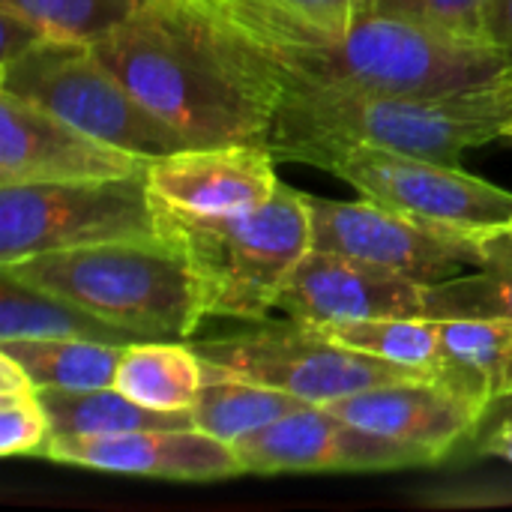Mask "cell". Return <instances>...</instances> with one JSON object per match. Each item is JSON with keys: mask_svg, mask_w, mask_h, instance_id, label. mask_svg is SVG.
<instances>
[{"mask_svg": "<svg viewBox=\"0 0 512 512\" xmlns=\"http://www.w3.org/2000/svg\"><path fill=\"white\" fill-rule=\"evenodd\" d=\"M423 282L384 264L309 249L279 294V312L303 324H345L375 318H429Z\"/></svg>", "mask_w": 512, "mask_h": 512, "instance_id": "7c38bea8", "label": "cell"}, {"mask_svg": "<svg viewBox=\"0 0 512 512\" xmlns=\"http://www.w3.org/2000/svg\"><path fill=\"white\" fill-rule=\"evenodd\" d=\"M123 348L93 339H0V351L21 363L36 390L72 393L114 387Z\"/></svg>", "mask_w": 512, "mask_h": 512, "instance_id": "7402d4cb", "label": "cell"}, {"mask_svg": "<svg viewBox=\"0 0 512 512\" xmlns=\"http://www.w3.org/2000/svg\"><path fill=\"white\" fill-rule=\"evenodd\" d=\"M453 369V390L489 411L512 390V321L432 318Z\"/></svg>", "mask_w": 512, "mask_h": 512, "instance_id": "ac0fdd59", "label": "cell"}, {"mask_svg": "<svg viewBox=\"0 0 512 512\" xmlns=\"http://www.w3.org/2000/svg\"><path fill=\"white\" fill-rule=\"evenodd\" d=\"M150 0H0L3 9H12L48 36L96 42L129 15H135Z\"/></svg>", "mask_w": 512, "mask_h": 512, "instance_id": "484cf974", "label": "cell"}, {"mask_svg": "<svg viewBox=\"0 0 512 512\" xmlns=\"http://www.w3.org/2000/svg\"><path fill=\"white\" fill-rule=\"evenodd\" d=\"M315 327V324H312ZM318 333L348 345L354 351L408 366L426 378H435L453 390V369L432 318H375V321H345L318 324Z\"/></svg>", "mask_w": 512, "mask_h": 512, "instance_id": "603a6c76", "label": "cell"}, {"mask_svg": "<svg viewBox=\"0 0 512 512\" xmlns=\"http://www.w3.org/2000/svg\"><path fill=\"white\" fill-rule=\"evenodd\" d=\"M51 420L39 393L0 396V453L39 456L51 441Z\"/></svg>", "mask_w": 512, "mask_h": 512, "instance_id": "83f0119b", "label": "cell"}, {"mask_svg": "<svg viewBox=\"0 0 512 512\" xmlns=\"http://www.w3.org/2000/svg\"><path fill=\"white\" fill-rule=\"evenodd\" d=\"M309 210L312 249L366 258L423 285H438L465 270H477L486 258V240L492 237L405 216L366 198L330 201L309 195Z\"/></svg>", "mask_w": 512, "mask_h": 512, "instance_id": "9c48e42d", "label": "cell"}, {"mask_svg": "<svg viewBox=\"0 0 512 512\" xmlns=\"http://www.w3.org/2000/svg\"><path fill=\"white\" fill-rule=\"evenodd\" d=\"M246 42L285 78V84L453 93L486 84L512 66L510 51L486 36L387 12H360L342 36L330 39Z\"/></svg>", "mask_w": 512, "mask_h": 512, "instance_id": "3957f363", "label": "cell"}, {"mask_svg": "<svg viewBox=\"0 0 512 512\" xmlns=\"http://www.w3.org/2000/svg\"><path fill=\"white\" fill-rule=\"evenodd\" d=\"M324 408L360 429L414 444L438 462L456 450V444L471 438L486 420V411L477 402L432 378L381 384L333 399Z\"/></svg>", "mask_w": 512, "mask_h": 512, "instance_id": "2e32d148", "label": "cell"}, {"mask_svg": "<svg viewBox=\"0 0 512 512\" xmlns=\"http://www.w3.org/2000/svg\"><path fill=\"white\" fill-rule=\"evenodd\" d=\"M504 138H510V141H512V123L507 126V129H504Z\"/></svg>", "mask_w": 512, "mask_h": 512, "instance_id": "4dcf8cb0", "label": "cell"}, {"mask_svg": "<svg viewBox=\"0 0 512 512\" xmlns=\"http://www.w3.org/2000/svg\"><path fill=\"white\" fill-rule=\"evenodd\" d=\"M483 33L486 39H492L495 45L512 54V0H492Z\"/></svg>", "mask_w": 512, "mask_h": 512, "instance_id": "f1b7e54d", "label": "cell"}, {"mask_svg": "<svg viewBox=\"0 0 512 512\" xmlns=\"http://www.w3.org/2000/svg\"><path fill=\"white\" fill-rule=\"evenodd\" d=\"M51 420V438H105L141 429L192 426L189 411H156L114 387L102 390H39Z\"/></svg>", "mask_w": 512, "mask_h": 512, "instance_id": "ffe728a7", "label": "cell"}, {"mask_svg": "<svg viewBox=\"0 0 512 512\" xmlns=\"http://www.w3.org/2000/svg\"><path fill=\"white\" fill-rule=\"evenodd\" d=\"M0 339H93L132 345L141 336L120 330L54 294L21 285L0 270Z\"/></svg>", "mask_w": 512, "mask_h": 512, "instance_id": "44dd1931", "label": "cell"}, {"mask_svg": "<svg viewBox=\"0 0 512 512\" xmlns=\"http://www.w3.org/2000/svg\"><path fill=\"white\" fill-rule=\"evenodd\" d=\"M504 231H507V234H510V237H512V222H510V225H507V228H504Z\"/></svg>", "mask_w": 512, "mask_h": 512, "instance_id": "1f68e13d", "label": "cell"}, {"mask_svg": "<svg viewBox=\"0 0 512 512\" xmlns=\"http://www.w3.org/2000/svg\"><path fill=\"white\" fill-rule=\"evenodd\" d=\"M510 123L512 66L486 84L453 93L288 84L267 150L276 162H303L324 171L354 147L459 162L468 147L504 138Z\"/></svg>", "mask_w": 512, "mask_h": 512, "instance_id": "7a4b0ae2", "label": "cell"}, {"mask_svg": "<svg viewBox=\"0 0 512 512\" xmlns=\"http://www.w3.org/2000/svg\"><path fill=\"white\" fill-rule=\"evenodd\" d=\"M153 201L162 237L195 279L204 318L270 321L288 276L312 249L309 195L279 183L264 207L216 216Z\"/></svg>", "mask_w": 512, "mask_h": 512, "instance_id": "277c9868", "label": "cell"}, {"mask_svg": "<svg viewBox=\"0 0 512 512\" xmlns=\"http://www.w3.org/2000/svg\"><path fill=\"white\" fill-rule=\"evenodd\" d=\"M429 318H507L512 321V237L486 240V258L474 273L429 285Z\"/></svg>", "mask_w": 512, "mask_h": 512, "instance_id": "d4e9b609", "label": "cell"}, {"mask_svg": "<svg viewBox=\"0 0 512 512\" xmlns=\"http://www.w3.org/2000/svg\"><path fill=\"white\" fill-rule=\"evenodd\" d=\"M477 453L483 456H495V459H504L512 465V414L501 417L477 444Z\"/></svg>", "mask_w": 512, "mask_h": 512, "instance_id": "f546056e", "label": "cell"}, {"mask_svg": "<svg viewBox=\"0 0 512 512\" xmlns=\"http://www.w3.org/2000/svg\"><path fill=\"white\" fill-rule=\"evenodd\" d=\"M246 39H330L360 15V0H195Z\"/></svg>", "mask_w": 512, "mask_h": 512, "instance_id": "d6986e66", "label": "cell"}, {"mask_svg": "<svg viewBox=\"0 0 512 512\" xmlns=\"http://www.w3.org/2000/svg\"><path fill=\"white\" fill-rule=\"evenodd\" d=\"M0 270L141 339H189L204 321L195 279L168 240L42 252Z\"/></svg>", "mask_w": 512, "mask_h": 512, "instance_id": "5b68a950", "label": "cell"}, {"mask_svg": "<svg viewBox=\"0 0 512 512\" xmlns=\"http://www.w3.org/2000/svg\"><path fill=\"white\" fill-rule=\"evenodd\" d=\"M231 447L243 474H372L438 462L432 453L360 429L324 405L291 411Z\"/></svg>", "mask_w": 512, "mask_h": 512, "instance_id": "8fae6325", "label": "cell"}, {"mask_svg": "<svg viewBox=\"0 0 512 512\" xmlns=\"http://www.w3.org/2000/svg\"><path fill=\"white\" fill-rule=\"evenodd\" d=\"M195 348L207 363V375L264 384L309 405H327L393 381L426 378L408 366L339 345L303 321H258L249 330L195 342Z\"/></svg>", "mask_w": 512, "mask_h": 512, "instance_id": "ba28073f", "label": "cell"}, {"mask_svg": "<svg viewBox=\"0 0 512 512\" xmlns=\"http://www.w3.org/2000/svg\"><path fill=\"white\" fill-rule=\"evenodd\" d=\"M144 168V156L81 132L33 99L0 90V183L117 180Z\"/></svg>", "mask_w": 512, "mask_h": 512, "instance_id": "4fadbf2b", "label": "cell"}, {"mask_svg": "<svg viewBox=\"0 0 512 512\" xmlns=\"http://www.w3.org/2000/svg\"><path fill=\"white\" fill-rule=\"evenodd\" d=\"M90 45L192 147H267L288 84L195 0H150Z\"/></svg>", "mask_w": 512, "mask_h": 512, "instance_id": "6da1fadb", "label": "cell"}, {"mask_svg": "<svg viewBox=\"0 0 512 512\" xmlns=\"http://www.w3.org/2000/svg\"><path fill=\"white\" fill-rule=\"evenodd\" d=\"M144 177L153 198L210 216L264 207L279 189L273 153L255 144L186 147L147 159Z\"/></svg>", "mask_w": 512, "mask_h": 512, "instance_id": "9a60e30c", "label": "cell"}, {"mask_svg": "<svg viewBox=\"0 0 512 512\" xmlns=\"http://www.w3.org/2000/svg\"><path fill=\"white\" fill-rule=\"evenodd\" d=\"M330 171L366 201L426 222L495 234L512 222V192L474 177L459 162H438L411 153L354 147Z\"/></svg>", "mask_w": 512, "mask_h": 512, "instance_id": "30bf717a", "label": "cell"}, {"mask_svg": "<svg viewBox=\"0 0 512 512\" xmlns=\"http://www.w3.org/2000/svg\"><path fill=\"white\" fill-rule=\"evenodd\" d=\"M0 63V90L33 99L99 141L144 159L192 147L96 57L90 42L42 36Z\"/></svg>", "mask_w": 512, "mask_h": 512, "instance_id": "8992f818", "label": "cell"}, {"mask_svg": "<svg viewBox=\"0 0 512 512\" xmlns=\"http://www.w3.org/2000/svg\"><path fill=\"white\" fill-rule=\"evenodd\" d=\"M39 459L180 483H213L243 474L234 447L195 426L141 429L105 438H51Z\"/></svg>", "mask_w": 512, "mask_h": 512, "instance_id": "5bb4252c", "label": "cell"}, {"mask_svg": "<svg viewBox=\"0 0 512 512\" xmlns=\"http://www.w3.org/2000/svg\"><path fill=\"white\" fill-rule=\"evenodd\" d=\"M492 0H360V12H387L471 36H486V15Z\"/></svg>", "mask_w": 512, "mask_h": 512, "instance_id": "4316f807", "label": "cell"}, {"mask_svg": "<svg viewBox=\"0 0 512 512\" xmlns=\"http://www.w3.org/2000/svg\"><path fill=\"white\" fill-rule=\"evenodd\" d=\"M309 402L264 387V384H252L243 378H216L207 375V387L201 390L198 402L189 408L192 414V426L234 444L237 438L291 414L306 408Z\"/></svg>", "mask_w": 512, "mask_h": 512, "instance_id": "cb8c5ba5", "label": "cell"}, {"mask_svg": "<svg viewBox=\"0 0 512 512\" xmlns=\"http://www.w3.org/2000/svg\"><path fill=\"white\" fill-rule=\"evenodd\" d=\"M207 387V363L192 345L141 339L123 348L114 390L156 411H189Z\"/></svg>", "mask_w": 512, "mask_h": 512, "instance_id": "e0dca14e", "label": "cell"}, {"mask_svg": "<svg viewBox=\"0 0 512 512\" xmlns=\"http://www.w3.org/2000/svg\"><path fill=\"white\" fill-rule=\"evenodd\" d=\"M120 240H165L144 171L117 180L0 183V264Z\"/></svg>", "mask_w": 512, "mask_h": 512, "instance_id": "52a82bcc", "label": "cell"}]
</instances>
